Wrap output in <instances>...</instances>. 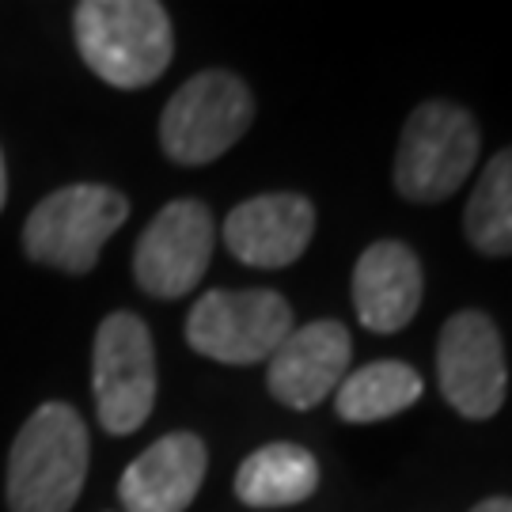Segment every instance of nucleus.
Returning a JSON list of instances; mask_svg holds the SVG:
<instances>
[{
  "instance_id": "f257e3e1",
  "label": "nucleus",
  "mask_w": 512,
  "mask_h": 512,
  "mask_svg": "<svg viewBox=\"0 0 512 512\" xmlns=\"http://www.w3.org/2000/svg\"><path fill=\"white\" fill-rule=\"evenodd\" d=\"M73 35L84 65L122 92L160 80L175 54L171 16L156 0H80Z\"/></svg>"
},
{
  "instance_id": "f03ea898",
  "label": "nucleus",
  "mask_w": 512,
  "mask_h": 512,
  "mask_svg": "<svg viewBox=\"0 0 512 512\" xmlns=\"http://www.w3.org/2000/svg\"><path fill=\"white\" fill-rule=\"evenodd\" d=\"M88 478V425L69 403H42L8 456V509L73 512Z\"/></svg>"
},
{
  "instance_id": "7ed1b4c3",
  "label": "nucleus",
  "mask_w": 512,
  "mask_h": 512,
  "mask_svg": "<svg viewBox=\"0 0 512 512\" xmlns=\"http://www.w3.org/2000/svg\"><path fill=\"white\" fill-rule=\"evenodd\" d=\"M129 217L122 190L103 183H73L46 194L23 224V251L31 262L65 274H88Z\"/></svg>"
},
{
  "instance_id": "20e7f679",
  "label": "nucleus",
  "mask_w": 512,
  "mask_h": 512,
  "mask_svg": "<svg viewBox=\"0 0 512 512\" xmlns=\"http://www.w3.org/2000/svg\"><path fill=\"white\" fill-rule=\"evenodd\" d=\"M251 122H255L251 88L236 73L205 69L167 99L160 118V145L167 160L202 167L220 160L251 129Z\"/></svg>"
},
{
  "instance_id": "39448f33",
  "label": "nucleus",
  "mask_w": 512,
  "mask_h": 512,
  "mask_svg": "<svg viewBox=\"0 0 512 512\" xmlns=\"http://www.w3.org/2000/svg\"><path fill=\"white\" fill-rule=\"evenodd\" d=\"M478 164V126L471 110L429 99L403 126L395 152V190L410 202L452 198Z\"/></svg>"
},
{
  "instance_id": "423d86ee",
  "label": "nucleus",
  "mask_w": 512,
  "mask_h": 512,
  "mask_svg": "<svg viewBox=\"0 0 512 512\" xmlns=\"http://www.w3.org/2000/svg\"><path fill=\"white\" fill-rule=\"evenodd\" d=\"M293 330V308L274 289H213L186 315V342L220 365H258Z\"/></svg>"
},
{
  "instance_id": "0eeeda50",
  "label": "nucleus",
  "mask_w": 512,
  "mask_h": 512,
  "mask_svg": "<svg viewBox=\"0 0 512 512\" xmlns=\"http://www.w3.org/2000/svg\"><path fill=\"white\" fill-rule=\"evenodd\" d=\"M92 391L99 425L110 437H129L156 406V346L145 319L114 311L95 330Z\"/></svg>"
},
{
  "instance_id": "6e6552de",
  "label": "nucleus",
  "mask_w": 512,
  "mask_h": 512,
  "mask_svg": "<svg viewBox=\"0 0 512 512\" xmlns=\"http://www.w3.org/2000/svg\"><path fill=\"white\" fill-rule=\"evenodd\" d=\"M213 243H217V228H213L209 205L198 198L167 202L137 239V251H133L137 285L148 296L179 300L190 289H198L213 258Z\"/></svg>"
},
{
  "instance_id": "1a4fd4ad",
  "label": "nucleus",
  "mask_w": 512,
  "mask_h": 512,
  "mask_svg": "<svg viewBox=\"0 0 512 512\" xmlns=\"http://www.w3.org/2000/svg\"><path fill=\"white\" fill-rule=\"evenodd\" d=\"M437 380L440 395L463 418H494L505 406L509 391L505 346L486 311H456L444 323L437 346Z\"/></svg>"
},
{
  "instance_id": "9d476101",
  "label": "nucleus",
  "mask_w": 512,
  "mask_h": 512,
  "mask_svg": "<svg viewBox=\"0 0 512 512\" xmlns=\"http://www.w3.org/2000/svg\"><path fill=\"white\" fill-rule=\"evenodd\" d=\"M349 357V330L338 319H315L308 327H293L274 349V357L266 361V387L289 410H315L349 376Z\"/></svg>"
},
{
  "instance_id": "9b49d317",
  "label": "nucleus",
  "mask_w": 512,
  "mask_h": 512,
  "mask_svg": "<svg viewBox=\"0 0 512 512\" xmlns=\"http://www.w3.org/2000/svg\"><path fill=\"white\" fill-rule=\"evenodd\" d=\"M315 209L304 194H258L224 220L228 251L255 270H285L308 251Z\"/></svg>"
},
{
  "instance_id": "f8f14e48",
  "label": "nucleus",
  "mask_w": 512,
  "mask_h": 512,
  "mask_svg": "<svg viewBox=\"0 0 512 512\" xmlns=\"http://www.w3.org/2000/svg\"><path fill=\"white\" fill-rule=\"evenodd\" d=\"M209 452L194 433H167L129 463L118 482L126 512H186L205 482Z\"/></svg>"
},
{
  "instance_id": "ddd939ff",
  "label": "nucleus",
  "mask_w": 512,
  "mask_h": 512,
  "mask_svg": "<svg viewBox=\"0 0 512 512\" xmlns=\"http://www.w3.org/2000/svg\"><path fill=\"white\" fill-rule=\"evenodd\" d=\"M421 293V262L399 239H380L365 247V255L353 266V308L357 319L376 334L403 330L418 315Z\"/></svg>"
},
{
  "instance_id": "4468645a",
  "label": "nucleus",
  "mask_w": 512,
  "mask_h": 512,
  "mask_svg": "<svg viewBox=\"0 0 512 512\" xmlns=\"http://www.w3.org/2000/svg\"><path fill=\"white\" fill-rule=\"evenodd\" d=\"M319 490V463L308 448L274 440L239 463L236 497L251 509H285L300 505Z\"/></svg>"
},
{
  "instance_id": "2eb2a0df",
  "label": "nucleus",
  "mask_w": 512,
  "mask_h": 512,
  "mask_svg": "<svg viewBox=\"0 0 512 512\" xmlns=\"http://www.w3.org/2000/svg\"><path fill=\"white\" fill-rule=\"evenodd\" d=\"M425 380L418 368L403 361H372V365L349 372L334 391V410L342 421L353 425H372L403 414L421 399Z\"/></svg>"
},
{
  "instance_id": "dca6fc26",
  "label": "nucleus",
  "mask_w": 512,
  "mask_h": 512,
  "mask_svg": "<svg viewBox=\"0 0 512 512\" xmlns=\"http://www.w3.org/2000/svg\"><path fill=\"white\" fill-rule=\"evenodd\" d=\"M463 232L478 255H512V148L482 167L475 194L463 213Z\"/></svg>"
},
{
  "instance_id": "f3484780",
  "label": "nucleus",
  "mask_w": 512,
  "mask_h": 512,
  "mask_svg": "<svg viewBox=\"0 0 512 512\" xmlns=\"http://www.w3.org/2000/svg\"><path fill=\"white\" fill-rule=\"evenodd\" d=\"M471 512H512V497H486Z\"/></svg>"
},
{
  "instance_id": "a211bd4d",
  "label": "nucleus",
  "mask_w": 512,
  "mask_h": 512,
  "mask_svg": "<svg viewBox=\"0 0 512 512\" xmlns=\"http://www.w3.org/2000/svg\"><path fill=\"white\" fill-rule=\"evenodd\" d=\"M8 202V171H4V156H0V209Z\"/></svg>"
}]
</instances>
